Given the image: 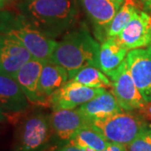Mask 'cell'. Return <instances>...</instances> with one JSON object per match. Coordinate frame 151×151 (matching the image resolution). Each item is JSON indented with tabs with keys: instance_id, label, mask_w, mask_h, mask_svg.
<instances>
[{
	"instance_id": "cell-1",
	"label": "cell",
	"mask_w": 151,
	"mask_h": 151,
	"mask_svg": "<svg viewBox=\"0 0 151 151\" xmlns=\"http://www.w3.org/2000/svg\"><path fill=\"white\" fill-rule=\"evenodd\" d=\"M17 9L18 14L53 40L69 32L79 21L76 0L19 1Z\"/></svg>"
},
{
	"instance_id": "cell-2",
	"label": "cell",
	"mask_w": 151,
	"mask_h": 151,
	"mask_svg": "<svg viewBox=\"0 0 151 151\" xmlns=\"http://www.w3.org/2000/svg\"><path fill=\"white\" fill-rule=\"evenodd\" d=\"M100 45L91 35L86 26L75 27L57 41L50 60L68 71L69 80L86 66L98 68Z\"/></svg>"
},
{
	"instance_id": "cell-3",
	"label": "cell",
	"mask_w": 151,
	"mask_h": 151,
	"mask_svg": "<svg viewBox=\"0 0 151 151\" xmlns=\"http://www.w3.org/2000/svg\"><path fill=\"white\" fill-rule=\"evenodd\" d=\"M54 133L50 113L36 109L25 114L17 125L12 151H45Z\"/></svg>"
},
{
	"instance_id": "cell-4",
	"label": "cell",
	"mask_w": 151,
	"mask_h": 151,
	"mask_svg": "<svg viewBox=\"0 0 151 151\" xmlns=\"http://www.w3.org/2000/svg\"><path fill=\"white\" fill-rule=\"evenodd\" d=\"M92 125L109 142L129 145L131 142L150 128V125L138 113L122 111L105 119L95 120Z\"/></svg>"
},
{
	"instance_id": "cell-5",
	"label": "cell",
	"mask_w": 151,
	"mask_h": 151,
	"mask_svg": "<svg viewBox=\"0 0 151 151\" xmlns=\"http://www.w3.org/2000/svg\"><path fill=\"white\" fill-rule=\"evenodd\" d=\"M4 34L15 38L30 52L34 58L44 61L50 59L57 44L55 40L47 37L19 14H15Z\"/></svg>"
},
{
	"instance_id": "cell-6",
	"label": "cell",
	"mask_w": 151,
	"mask_h": 151,
	"mask_svg": "<svg viewBox=\"0 0 151 151\" xmlns=\"http://www.w3.org/2000/svg\"><path fill=\"white\" fill-rule=\"evenodd\" d=\"M109 79L112 82V93L124 111H135L145 104L128 70L126 60L109 76Z\"/></svg>"
},
{
	"instance_id": "cell-7",
	"label": "cell",
	"mask_w": 151,
	"mask_h": 151,
	"mask_svg": "<svg viewBox=\"0 0 151 151\" xmlns=\"http://www.w3.org/2000/svg\"><path fill=\"white\" fill-rule=\"evenodd\" d=\"M104 92L105 88H92L69 80L49 97L48 102L52 111L75 109Z\"/></svg>"
},
{
	"instance_id": "cell-8",
	"label": "cell",
	"mask_w": 151,
	"mask_h": 151,
	"mask_svg": "<svg viewBox=\"0 0 151 151\" xmlns=\"http://www.w3.org/2000/svg\"><path fill=\"white\" fill-rule=\"evenodd\" d=\"M125 60L135 86L146 103L151 102V46L131 50Z\"/></svg>"
},
{
	"instance_id": "cell-9",
	"label": "cell",
	"mask_w": 151,
	"mask_h": 151,
	"mask_svg": "<svg viewBox=\"0 0 151 151\" xmlns=\"http://www.w3.org/2000/svg\"><path fill=\"white\" fill-rule=\"evenodd\" d=\"M54 136L60 142L67 144L81 129L92 125V122L78 110L60 109L50 113Z\"/></svg>"
},
{
	"instance_id": "cell-10",
	"label": "cell",
	"mask_w": 151,
	"mask_h": 151,
	"mask_svg": "<svg viewBox=\"0 0 151 151\" xmlns=\"http://www.w3.org/2000/svg\"><path fill=\"white\" fill-rule=\"evenodd\" d=\"M117 39L129 50L151 46V15L139 10Z\"/></svg>"
},
{
	"instance_id": "cell-11",
	"label": "cell",
	"mask_w": 151,
	"mask_h": 151,
	"mask_svg": "<svg viewBox=\"0 0 151 151\" xmlns=\"http://www.w3.org/2000/svg\"><path fill=\"white\" fill-rule=\"evenodd\" d=\"M32 55L15 38L0 33V70L14 76L25 63L32 59Z\"/></svg>"
},
{
	"instance_id": "cell-12",
	"label": "cell",
	"mask_w": 151,
	"mask_h": 151,
	"mask_svg": "<svg viewBox=\"0 0 151 151\" xmlns=\"http://www.w3.org/2000/svg\"><path fill=\"white\" fill-rule=\"evenodd\" d=\"M29 102L16 80L0 70V107L4 112L21 113L29 108Z\"/></svg>"
},
{
	"instance_id": "cell-13",
	"label": "cell",
	"mask_w": 151,
	"mask_h": 151,
	"mask_svg": "<svg viewBox=\"0 0 151 151\" xmlns=\"http://www.w3.org/2000/svg\"><path fill=\"white\" fill-rule=\"evenodd\" d=\"M69 81L68 71L50 60L45 61L40 76L38 92L41 103L48 101L55 92Z\"/></svg>"
},
{
	"instance_id": "cell-14",
	"label": "cell",
	"mask_w": 151,
	"mask_h": 151,
	"mask_svg": "<svg viewBox=\"0 0 151 151\" xmlns=\"http://www.w3.org/2000/svg\"><path fill=\"white\" fill-rule=\"evenodd\" d=\"M44 63V60L33 57L13 76L30 103H41L39 97L38 86Z\"/></svg>"
},
{
	"instance_id": "cell-15",
	"label": "cell",
	"mask_w": 151,
	"mask_h": 151,
	"mask_svg": "<svg viewBox=\"0 0 151 151\" xmlns=\"http://www.w3.org/2000/svg\"><path fill=\"white\" fill-rule=\"evenodd\" d=\"M77 108L92 123L124 111L113 93L107 91Z\"/></svg>"
},
{
	"instance_id": "cell-16",
	"label": "cell",
	"mask_w": 151,
	"mask_h": 151,
	"mask_svg": "<svg viewBox=\"0 0 151 151\" xmlns=\"http://www.w3.org/2000/svg\"><path fill=\"white\" fill-rule=\"evenodd\" d=\"M129 50L119 42L117 37L107 38L100 45L98 68L109 77L124 61Z\"/></svg>"
},
{
	"instance_id": "cell-17",
	"label": "cell",
	"mask_w": 151,
	"mask_h": 151,
	"mask_svg": "<svg viewBox=\"0 0 151 151\" xmlns=\"http://www.w3.org/2000/svg\"><path fill=\"white\" fill-rule=\"evenodd\" d=\"M96 28L105 29L121 6L111 0H76Z\"/></svg>"
},
{
	"instance_id": "cell-18",
	"label": "cell",
	"mask_w": 151,
	"mask_h": 151,
	"mask_svg": "<svg viewBox=\"0 0 151 151\" xmlns=\"http://www.w3.org/2000/svg\"><path fill=\"white\" fill-rule=\"evenodd\" d=\"M67 144L77 146L86 151H102L110 142L92 125L79 130Z\"/></svg>"
},
{
	"instance_id": "cell-19",
	"label": "cell",
	"mask_w": 151,
	"mask_h": 151,
	"mask_svg": "<svg viewBox=\"0 0 151 151\" xmlns=\"http://www.w3.org/2000/svg\"><path fill=\"white\" fill-rule=\"evenodd\" d=\"M139 12V9L136 4V0H125L113 20L105 28L104 32L106 37H117Z\"/></svg>"
},
{
	"instance_id": "cell-20",
	"label": "cell",
	"mask_w": 151,
	"mask_h": 151,
	"mask_svg": "<svg viewBox=\"0 0 151 151\" xmlns=\"http://www.w3.org/2000/svg\"><path fill=\"white\" fill-rule=\"evenodd\" d=\"M70 81L92 88H108L112 86L111 80L99 68L86 66L78 70L72 76Z\"/></svg>"
},
{
	"instance_id": "cell-21",
	"label": "cell",
	"mask_w": 151,
	"mask_h": 151,
	"mask_svg": "<svg viewBox=\"0 0 151 151\" xmlns=\"http://www.w3.org/2000/svg\"><path fill=\"white\" fill-rule=\"evenodd\" d=\"M128 151H151V127L127 145Z\"/></svg>"
},
{
	"instance_id": "cell-22",
	"label": "cell",
	"mask_w": 151,
	"mask_h": 151,
	"mask_svg": "<svg viewBox=\"0 0 151 151\" xmlns=\"http://www.w3.org/2000/svg\"><path fill=\"white\" fill-rule=\"evenodd\" d=\"M15 14L12 13L10 11L5 10H0V33L4 34L6 29L9 25L11 21L14 19Z\"/></svg>"
},
{
	"instance_id": "cell-23",
	"label": "cell",
	"mask_w": 151,
	"mask_h": 151,
	"mask_svg": "<svg viewBox=\"0 0 151 151\" xmlns=\"http://www.w3.org/2000/svg\"><path fill=\"white\" fill-rule=\"evenodd\" d=\"M137 113L146 121H151V102L146 103L142 108L138 109Z\"/></svg>"
},
{
	"instance_id": "cell-24",
	"label": "cell",
	"mask_w": 151,
	"mask_h": 151,
	"mask_svg": "<svg viewBox=\"0 0 151 151\" xmlns=\"http://www.w3.org/2000/svg\"><path fill=\"white\" fill-rule=\"evenodd\" d=\"M102 151H128V148L127 145L110 142L108 147Z\"/></svg>"
},
{
	"instance_id": "cell-25",
	"label": "cell",
	"mask_w": 151,
	"mask_h": 151,
	"mask_svg": "<svg viewBox=\"0 0 151 151\" xmlns=\"http://www.w3.org/2000/svg\"><path fill=\"white\" fill-rule=\"evenodd\" d=\"M52 151H86L85 150L81 149V148H79L77 146L72 145H70V144H65V145L61 146V147H59L57 149H55L54 150Z\"/></svg>"
},
{
	"instance_id": "cell-26",
	"label": "cell",
	"mask_w": 151,
	"mask_h": 151,
	"mask_svg": "<svg viewBox=\"0 0 151 151\" xmlns=\"http://www.w3.org/2000/svg\"><path fill=\"white\" fill-rule=\"evenodd\" d=\"M145 9L151 13V0H141Z\"/></svg>"
},
{
	"instance_id": "cell-27",
	"label": "cell",
	"mask_w": 151,
	"mask_h": 151,
	"mask_svg": "<svg viewBox=\"0 0 151 151\" xmlns=\"http://www.w3.org/2000/svg\"><path fill=\"white\" fill-rule=\"evenodd\" d=\"M7 119V116H6L5 112L2 109V108L0 107V123H3Z\"/></svg>"
},
{
	"instance_id": "cell-28",
	"label": "cell",
	"mask_w": 151,
	"mask_h": 151,
	"mask_svg": "<svg viewBox=\"0 0 151 151\" xmlns=\"http://www.w3.org/2000/svg\"><path fill=\"white\" fill-rule=\"evenodd\" d=\"M9 1V0H0V10L4 9V8L7 5V4H8Z\"/></svg>"
},
{
	"instance_id": "cell-29",
	"label": "cell",
	"mask_w": 151,
	"mask_h": 151,
	"mask_svg": "<svg viewBox=\"0 0 151 151\" xmlns=\"http://www.w3.org/2000/svg\"><path fill=\"white\" fill-rule=\"evenodd\" d=\"M112 2L113 3H115V4H119V5L122 6L124 4V2H125V0H111Z\"/></svg>"
},
{
	"instance_id": "cell-30",
	"label": "cell",
	"mask_w": 151,
	"mask_h": 151,
	"mask_svg": "<svg viewBox=\"0 0 151 151\" xmlns=\"http://www.w3.org/2000/svg\"><path fill=\"white\" fill-rule=\"evenodd\" d=\"M19 1H29V0H19Z\"/></svg>"
},
{
	"instance_id": "cell-31",
	"label": "cell",
	"mask_w": 151,
	"mask_h": 151,
	"mask_svg": "<svg viewBox=\"0 0 151 151\" xmlns=\"http://www.w3.org/2000/svg\"><path fill=\"white\" fill-rule=\"evenodd\" d=\"M9 1H10V0H9Z\"/></svg>"
}]
</instances>
